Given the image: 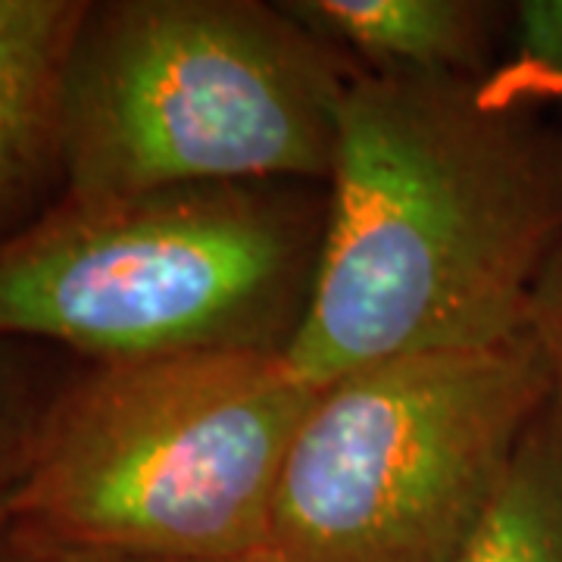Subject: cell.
Wrapping results in <instances>:
<instances>
[{
    "instance_id": "obj_11",
    "label": "cell",
    "mask_w": 562,
    "mask_h": 562,
    "mask_svg": "<svg viewBox=\"0 0 562 562\" xmlns=\"http://www.w3.org/2000/svg\"><path fill=\"white\" fill-rule=\"evenodd\" d=\"M525 335L538 347L547 366V375L553 384V403L562 406V235L531 288L525 310Z\"/></svg>"
},
{
    "instance_id": "obj_12",
    "label": "cell",
    "mask_w": 562,
    "mask_h": 562,
    "mask_svg": "<svg viewBox=\"0 0 562 562\" xmlns=\"http://www.w3.org/2000/svg\"><path fill=\"white\" fill-rule=\"evenodd\" d=\"M0 562H201V560H144V557H116V553H94L79 547H63L54 541H41L20 528L7 525L0 531ZM206 562H266V560H206Z\"/></svg>"
},
{
    "instance_id": "obj_13",
    "label": "cell",
    "mask_w": 562,
    "mask_h": 562,
    "mask_svg": "<svg viewBox=\"0 0 562 562\" xmlns=\"http://www.w3.org/2000/svg\"><path fill=\"white\" fill-rule=\"evenodd\" d=\"M13 494H16V484L0 487V531L13 522Z\"/></svg>"
},
{
    "instance_id": "obj_6",
    "label": "cell",
    "mask_w": 562,
    "mask_h": 562,
    "mask_svg": "<svg viewBox=\"0 0 562 562\" xmlns=\"http://www.w3.org/2000/svg\"><path fill=\"white\" fill-rule=\"evenodd\" d=\"M284 10L362 72L413 79L497 72V47L516 20V3L491 0H284Z\"/></svg>"
},
{
    "instance_id": "obj_1",
    "label": "cell",
    "mask_w": 562,
    "mask_h": 562,
    "mask_svg": "<svg viewBox=\"0 0 562 562\" xmlns=\"http://www.w3.org/2000/svg\"><path fill=\"white\" fill-rule=\"evenodd\" d=\"M560 235L562 113L513 66L484 79L360 72L284 362L325 387L379 362L513 341Z\"/></svg>"
},
{
    "instance_id": "obj_2",
    "label": "cell",
    "mask_w": 562,
    "mask_h": 562,
    "mask_svg": "<svg viewBox=\"0 0 562 562\" xmlns=\"http://www.w3.org/2000/svg\"><path fill=\"white\" fill-rule=\"evenodd\" d=\"M319 391L262 350L94 362L44 403L10 525L116 557L262 560Z\"/></svg>"
},
{
    "instance_id": "obj_8",
    "label": "cell",
    "mask_w": 562,
    "mask_h": 562,
    "mask_svg": "<svg viewBox=\"0 0 562 562\" xmlns=\"http://www.w3.org/2000/svg\"><path fill=\"white\" fill-rule=\"evenodd\" d=\"M453 562H562V406L528 428L484 522Z\"/></svg>"
},
{
    "instance_id": "obj_5",
    "label": "cell",
    "mask_w": 562,
    "mask_h": 562,
    "mask_svg": "<svg viewBox=\"0 0 562 562\" xmlns=\"http://www.w3.org/2000/svg\"><path fill=\"white\" fill-rule=\"evenodd\" d=\"M553 401L528 335L325 384L288 450L266 562H453Z\"/></svg>"
},
{
    "instance_id": "obj_4",
    "label": "cell",
    "mask_w": 562,
    "mask_h": 562,
    "mask_svg": "<svg viewBox=\"0 0 562 562\" xmlns=\"http://www.w3.org/2000/svg\"><path fill=\"white\" fill-rule=\"evenodd\" d=\"M328 184L216 181L63 194L0 238V338L98 362L262 350L297 338L319 272Z\"/></svg>"
},
{
    "instance_id": "obj_10",
    "label": "cell",
    "mask_w": 562,
    "mask_h": 562,
    "mask_svg": "<svg viewBox=\"0 0 562 562\" xmlns=\"http://www.w3.org/2000/svg\"><path fill=\"white\" fill-rule=\"evenodd\" d=\"M44 403L29 387L20 366L0 357V487L22 479Z\"/></svg>"
},
{
    "instance_id": "obj_9",
    "label": "cell",
    "mask_w": 562,
    "mask_h": 562,
    "mask_svg": "<svg viewBox=\"0 0 562 562\" xmlns=\"http://www.w3.org/2000/svg\"><path fill=\"white\" fill-rule=\"evenodd\" d=\"M513 69L562 110V0H522L513 20Z\"/></svg>"
},
{
    "instance_id": "obj_3",
    "label": "cell",
    "mask_w": 562,
    "mask_h": 562,
    "mask_svg": "<svg viewBox=\"0 0 562 562\" xmlns=\"http://www.w3.org/2000/svg\"><path fill=\"white\" fill-rule=\"evenodd\" d=\"M360 72L284 3H88L63 88V194L328 184Z\"/></svg>"
},
{
    "instance_id": "obj_7",
    "label": "cell",
    "mask_w": 562,
    "mask_h": 562,
    "mask_svg": "<svg viewBox=\"0 0 562 562\" xmlns=\"http://www.w3.org/2000/svg\"><path fill=\"white\" fill-rule=\"evenodd\" d=\"M88 3L0 0V222L63 179V88Z\"/></svg>"
}]
</instances>
